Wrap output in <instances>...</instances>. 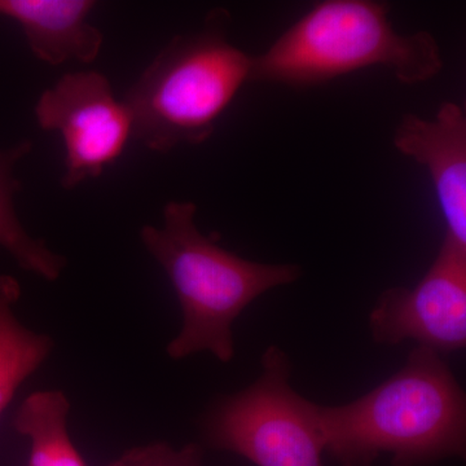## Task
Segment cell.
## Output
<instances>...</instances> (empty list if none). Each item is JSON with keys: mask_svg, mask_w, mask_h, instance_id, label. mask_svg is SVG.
Masks as SVG:
<instances>
[{"mask_svg": "<svg viewBox=\"0 0 466 466\" xmlns=\"http://www.w3.org/2000/svg\"><path fill=\"white\" fill-rule=\"evenodd\" d=\"M328 452L342 466H426L464 458L466 398L441 355L417 346L400 372L363 397L320 406Z\"/></svg>", "mask_w": 466, "mask_h": 466, "instance_id": "1", "label": "cell"}, {"mask_svg": "<svg viewBox=\"0 0 466 466\" xmlns=\"http://www.w3.org/2000/svg\"><path fill=\"white\" fill-rule=\"evenodd\" d=\"M196 211L191 201H170L164 226L143 227L140 238L167 272L182 308V329L168 343V357L182 360L208 351L229 363L235 358L236 319L267 291L296 283L302 268L253 262L223 249L202 235Z\"/></svg>", "mask_w": 466, "mask_h": 466, "instance_id": "2", "label": "cell"}, {"mask_svg": "<svg viewBox=\"0 0 466 466\" xmlns=\"http://www.w3.org/2000/svg\"><path fill=\"white\" fill-rule=\"evenodd\" d=\"M390 5L373 0L315 3L268 50L253 56L250 81L308 88L339 76L388 67L403 85L431 81L443 56L428 32L400 34Z\"/></svg>", "mask_w": 466, "mask_h": 466, "instance_id": "3", "label": "cell"}, {"mask_svg": "<svg viewBox=\"0 0 466 466\" xmlns=\"http://www.w3.org/2000/svg\"><path fill=\"white\" fill-rule=\"evenodd\" d=\"M228 20L214 9L200 32L175 36L126 94L133 137L147 148L167 153L207 142L250 81L253 56L228 41Z\"/></svg>", "mask_w": 466, "mask_h": 466, "instance_id": "4", "label": "cell"}, {"mask_svg": "<svg viewBox=\"0 0 466 466\" xmlns=\"http://www.w3.org/2000/svg\"><path fill=\"white\" fill-rule=\"evenodd\" d=\"M284 350L269 346L262 372L249 388L213 404L202 422L205 441L256 466H323L327 451L320 406L290 383Z\"/></svg>", "mask_w": 466, "mask_h": 466, "instance_id": "5", "label": "cell"}, {"mask_svg": "<svg viewBox=\"0 0 466 466\" xmlns=\"http://www.w3.org/2000/svg\"><path fill=\"white\" fill-rule=\"evenodd\" d=\"M36 121L57 131L66 147V174L61 186L76 188L124 155L133 137V118L124 101L113 95L99 72L67 73L36 101Z\"/></svg>", "mask_w": 466, "mask_h": 466, "instance_id": "6", "label": "cell"}, {"mask_svg": "<svg viewBox=\"0 0 466 466\" xmlns=\"http://www.w3.org/2000/svg\"><path fill=\"white\" fill-rule=\"evenodd\" d=\"M370 330L380 345L412 339L449 355L466 346V247L444 236L424 278L415 288L383 291L370 314Z\"/></svg>", "mask_w": 466, "mask_h": 466, "instance_id": "7", "label": "cell"}, {"mask_svg": "<svg viewBox=\"0 0 466 466\" xmlns=\"http://www.w3.org/2000/svg\"><path fill=\"white\" fill-rule=\"evenodd\" d=\"M392 143L426 168L446 220V236L466 247L465 110L444 101L433 119L404 116Z\"/></svg>", "mask_w": 466, "mask_h": 466, "instance_id": "8", "label": "cell"}, {"mask_svg": "<svg viewBox=\"0 0 466 466\" xmlns=\"http://www.w3.org/2000/svg\"><path fill=\"white\" fill-rule=\"evenodd\" d=\"M91 0H0V16L11 18L25 34L30 50L50 66L99 56L104 36L88 23Z\"/></svg>", "mask_w": 466, "mask_h": 466, "instance_id": "9", "label": "cell"}, {"mask_svg": "<svg viewBox=\"0 0 466 466\" xmlns=\"http://www.w3.org/2000/svg\"><path fill=\"white\" fill-rule=\"evenodd\" d=\"M20 297L16 279L0 275V416L54 350L50 336L33 332L18 320L15 308Z\"/></svg>", "mask_w": 466, "mask_h": 466, "instance_id": "10", "label": "cell"}, {"mask_svg": "<svg viewBox=\"0 0 466 466\" xmlns=\"http://www.w3.org/2000/svg\"><path fill=\"white\" fill-rule=\"evenodd\" d=\"M70 400L60 390L27 395L18 407L14 428L30 441L27 466H87L67 431Z\"/></svg>", "mask_w": 466, "mask_h": 466, "instance_id": "11", "label": "cell"}, {"mask_svg": "<svg viewBox=\"0 0 466 466\" xmlns=\"http://www.w3.org/2000/svg\"><path fill=\"white\" fill-rule=\"evenodd\" d=\"M30 150V142L0 150V247L16 259L21 268L55 281L66 268V259L48 249L45 241L33 238L15 210L14 198L20 189V182L14 177V167Z\"/></svg>", "mask_w": 466, "mask_h": 466, "instance_id": "12", "label": "cell"}, {"mask_svg": "<svg viewBox=\"0 0 466 466\" xmlns=\"http://www.w3.org/2000/svg\"><path fill=\"white\" fill-rule=\"evenodd\" d=\"M201 447L191 443L175 450L170 444L157 443L134 447L106 466H202Z\"/></svg>", "mask_w": 466, "mask_h": 466, "instance_id": "13", "label": "cell"}]
</instances>
